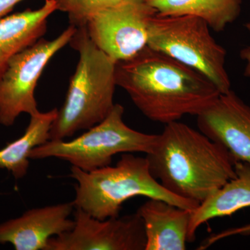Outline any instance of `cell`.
Instances as JSON below:
<instances>
[{
	"label": "cell",
	"mask_w": 250,
	"mask_h": 250,
	"mask_svg": "<svg viewBox=\"0 0 250 250\" xmlns=\"http://www.w3.org/2000/svg\"><path fill=\"white\" fill-rule=\"evenodd\" d=\"M122 0H55L57 11L66 13L70 24L85 27L95 15L121 2Z\"/></svg>",
	"instance_id": "cell-17"
},
{
	"label": "cell",
	"mask_w": 250,
	"mask_h": 250,
	"mask_svg": "<svg viewBox=\"0 0 250 250\" xmlns=\"http://www.w3.org/2000/svg\"><path fill=\"white\" fill-rule=\"evenodd\" d=\"M116 80L145 116L164 125L198 116L221 94L205 75L148 46L116 62Z\"/></svg>",
	"instance_id": "cell-1"
},
{
	"label": "cell",
	"mask_w": 250,
	"mask_h": 250,
	"mask_svg": "<svg viewBox=\"0 0 250 250\" xmlns=\"http://www.w3.org/2000/svg\"><path fill=\"white\" fill-rule=\"evenodd\" d=\"M210 29L196 16L156 14L149 25L147 46L205 75L220 93H228L231 81L225 67L227 51Z\"/></svg>",
	"instance_id": "cell-6"
},
{
	"label": "cell",
	"mask_w": 250,
	"mask_h": 250,
	"mask_svg": "<svg viewBox=\"0 0 250 250\" xmlns=\"http://www.w3.org/2000/svg\"><path fill=\"white\" fill-rule=\"evenodd\" d=\"M125 108L115 104L105 119L70 141L49 140L31 150L29 159L57 158L90 172L111 164L113 157L124 153L152 151L157 134L131 129L123 119Z\"/></svg>",
	"instance_id": "cell-5"
},
{
	"label": "cell",
	"mask_w": 250,
	"mask_h": 250,
	"mask_svg": "<svg viewBox=\"0 0 250 250\" xmlns=\"http://www.w3.org/2000/svg\"><path fill=\"white\" fill-rule=\"evenodd\" d=\"M157 14L193 16L204 20L210 29L220 32L236 21L242 0H147Z\"/></svg>",
	"instance_id": "cell-15"
},
{
	"label": "cell",
	"mask_w": 250,
	"mask_h": 250,
	"mask_svg": "<svg viewBox=\"0 0 250 250\" xmlns=\"http://www.w3.org/2000/svg\"><path fill=\"white\" fill-rule=\"evenodd\" d=\"M146 157L163 187L199 205L236 177L237 161L223 146L179 121L165 125Z\"/></svg>",
	"instance_id": "cell-2"
},
{
	"label": "cell",
	"mask_w": 250,
	"mask_h": 250,
	"mask_svg": "<svg viewBox=\"0 0 250 250\" xmlns=\"http://www.w3.org/2000/svg\"><path fill=\"white\" fill-rule=\"evenodd\" d=\"M58 111V108H54L31 116L24 134L0 150V169L9 171L16 179L24 177L29 169V154L34 148L49 141V133Z\"/></svg>",
	"instance_id": "cell-16"
},
{
	"label": "cell",
	"mask_w": 250,
	"mask_h": 250,
	"mask_svg": "<svg viewBox=\"0 0 250 250\" xmlns=\"http://www.w3.org/2000/svg\"><path fill=\"white\" fill-rule=\"evenodd\" d=\"M245 27H246L247 30L250 33V22L246 23ZM240 57L246 62L244 75L247 77H250V46L241 49V52H240Z\"/></svg>",
	"instance_id": "cell-19"
},
{
	"label": "cell",
	"mask_w": 250,
	"mask_h": 250,
	"mask_svg": "<svg viewBox=\"0 0 250 250\" xmlns=\"http://www.w3.org/2000/svg\"><path fill=\"white\" fill-rule=\"evenodd\" d=\"M157 12L147 0H122L87 23L92 41L114 62L132 58L147 46L151 21Z\"/></svg>",
	"instance_id": "cell-8"
},
{
	"label": "cell",
	"mask_w": 250,
	"mask_h": 250,
	"mask_svg": "<svg viewBox=\"0 0 250 250\" xmlns=\"http://www.w3.org/2000/svg\"><path fill=\"white\" fill-rule=\"evenodd\" d=\"M77 28L70 24L52 40L41 39L15 54L0 77V124L12 126L22 113H39L35 90L46 65L70 43Z\"/></svg>",
	"instance_id": "cell-7"
},
{
	"label": "cell",
	"mask_w": 250,
	"mask_h": 250,
	"mask_svg": "<svg viewBox=\"0 0 250 250\" xmlns=\"http://www.w3.org/2000/svg\"><path fill=\"white\" fill-rule=\"evenodd\" d=\"M70 231L49 240L45 250H145L146 235L137 213L106 220L75 208Z\"/></svg>",
	"instance_id": "cell-9"
},
{
	"label": "cell",
	"mask_w": 250,
	"mask_h": 250,
	"mask_svg": "<svg viewBox=\"0 0 250 250\" xmlns=\"http://www.w3.org/2000/svg\"><path fill=\"white\" fill-rule=\"evenodd\" d=\"M70 177L77 182L75 208L98 220L119 216L123 204L137 196L165 200L192 211L200 205L166 190L152 175L146 157L133 153L122 154L115 166L90 172L72 166Z\"/></svg>",
	"instance_id": "cell-4"
},
{
	"label": "cell",
	"mask_w": 250,
	"mask_h": 250,
	"mask_svg": "<svg viewBox=\"0 0 250 250\" xmlns=\"http://www.w3.org/2000/svg\"><path fill=\"white\" fill-rule=\"evenodd\" d=\"M235 168L236 177L192 211L188 243L195 241L197 230L203 224L250 207V164L237 161Z\"/></svg>",
	"instance_id": "cell-14"
},
{
	"label": "cell",
	"mask_w": 250,
	"mask_h": 250,
	"mask_svg": "<svg viewBox=\"0 0 250 250\" xmlns=\"http://www.w3.org/2000/svg\"><path fill=\"white\" fill-rule=\"evenodd\" d=\"M56 11L55 0H45L39 9L0 19V77L15 54L42 39L47 31V19Z\"/></svg>",
	"instance_id": "cell-13"
},
{
	"label": "cell",
	"mask_w": 250,
	"mask_h": 250,
	"mask_svg": "<svg viewBox=\"0 0 250 250\" xmlns=\"http://www.w3.org/2000/svg\"><path fill=\"white\" fill-rule=\"evenodd\" d=\"M192 210L165 200L149 198L136 213L146 235L145 250H185Z\"/></svg>",
	"instance_id": "cell-12"
},
{
	"label": "cell",
	"mask_w": 250,
	"mask_h": 250,
	"mask_svg": "<svg viewBox=\"0 0 250 250\" xmlns=\"http://www.w3.org/2000/svg\"><path fill=\"white\" fill-rule=\"evenodd\" d=\"M78 52L65 101L54 120L49 140L71 137L103 121L113 109L116 62L90 39L86 27H78L70 42Z\"/></svg>",
	"instance_id": "cell-3"
},
{
	"label": "cell",
	"mask_w": 250,
	"mask_h": 250,
	"mask_svg": "<svg viewBox=\"0 0 250 250\" xmlns=\"http://www.w3.org/2000/svg\"><path fill=\"white\" fill-rule=\"evenodd\" d=\"M237 235H241V236H250V223L248 225H243V226L238 227V228H231L229 229L225 230L221 232L215 233L207 238L205 241L202 242L201 245L198 248L199 250H206L209 248L212 245L224 239V238H228V237L237 236Z\"/></svg>",
	"instance_id": "cell-18"
},
{
	"label": "cell",
	"mask_w": 250,
	"mask_h": 250,
	"mask_svg": "<svg viewBox=\"0 0 250 250\" xmlns=\"http://www.w3.org/2000/svg\"><path fill=\"white\" fill-rule=\"evenodd\" d=\"M197 126L236 161L250 164V106L233 90L221 93L197 116Z\"/></svg>",
	"instance_id": "cell-10"
},
{
	"label": "cell",
	"mask_w": 250,
	"mask_h": 250,
	"mask_svg": "<svg viewBox=\"0 0 250 250\" xmlns=\"http://www.w3.org/2000/svg\"><path fill=\"white\" fill-rule=\"evenodd\" d=\"M22 0H0V19L7 16Z\"/></svg>",
	"instance_id": "cell-20"
},
{
	"label": "cell",
	"mask_w": 250,
	"mask_h": 250,
	"mask_svg": "<svg viewBox=\"0 0 250 250\" xmlns=\"http://www.w3.org/2000/svg\"><path fill=\"white\" fill-rule=\"evenodd\" d=\"M73 202L28 210L19 218L0 224V243H11L16 250H45L49 240L70 231Z\"/></svg>",
	"instance_id": "cell-11"
}]
</instances>
